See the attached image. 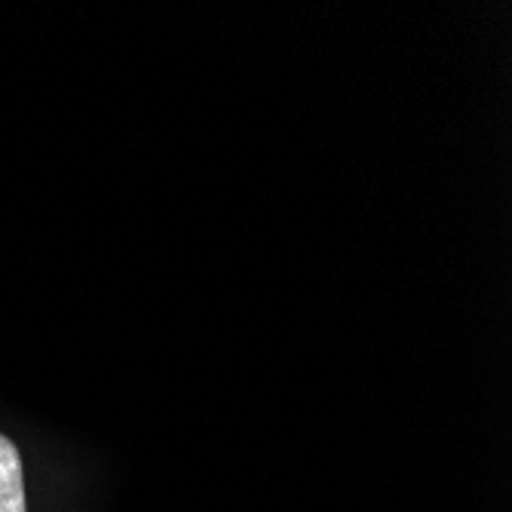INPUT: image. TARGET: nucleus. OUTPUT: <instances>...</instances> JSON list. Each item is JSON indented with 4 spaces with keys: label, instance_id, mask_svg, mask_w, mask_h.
<instances>
[{
    "label": "nucleus",
    "instance_id": "nucleus-1",
    "mask_svg": "<svg viewBox=\"0 0 512 512\" xmlns=\"http://www.w3.org/2000/svg\"><path fill=\"white\" fill-rule=\"evenodd\" d=\"M0 512H28L22 454L4 433H0Z\"/></svg>",
    "mask_w": 512,
    "mask_h": 512
}]
</instances>
